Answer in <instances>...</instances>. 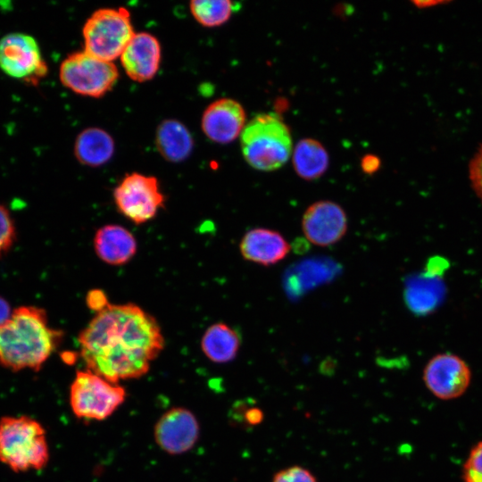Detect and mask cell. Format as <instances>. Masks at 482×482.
Segmentation results:
<instances>
[{"label":"cell","mask_w":482,"mask_h":482,"mask_svg":"<svg viewBox=\"0 0 482 482\" xmlns=\"http://www.w3.org/2000/svg\"><path fill=\"white\" fill-rule=\"evenodd\" d=\"M126 390L96 373L78 370L70 388V405L82 420H103L122 404Z\"/></svg>","instance_id":"obj_6"},{"label":"cell","mask_w":482,"mask_h":482,"mask_svg":"<svg viewBox=\"0 0 482 482\" xmlns=\"http://www.w3.org/2000/svg\"><path fill=\"white\" fill-rule=\"evenodd\" d=\"M13 311L9 303L0 296V327L4 325L12 317Z\"/></svg>","instance_id":"obj_29"},{"label":"cell","mask_w":482,"mask_h":482,"mask_svg":"<svg viewBox=\"0 0 482 482\" xmlns=\"http://www.w3.org/2000/svg\"><path fill=\"white\" fill-rule=\"evenodd\" d=\"M49 449L43 426L28 416L0 420V461L14 472L43 469Z\"/></svg>","instance_id":"obj_4"},{"label":"cell","mask_w":482,"mask_h":482,"mask_svg":"<svg viewBox=\"0 0 482 482\" xmlns=\"http://www.w3.org/2000/svg\"><path fill=\"white\" fill-rule=\"evenodd\" d=\"M239 250L245 260L270 266L284 260L290 252V245L279 232L255 228L244 235Z\"/></svg>","instance_id":"obj_15"},{"label":"cell","mask_w":482,"mask_h":482,"mask_svg":"<svg viewBox=\"0 0 482 482\" xmlns=\"http://www.w3.org/2000/svg\"><path fill=\"white\" fill-rule=\"evenodd\" d=\"M135 33L127 9L100 8L83 26L84 51L99 59L113 62L121 55Z\"/></svg>","instance_id":"obj_5"},{"label":"cell","mask_w":482,"mask_h":482,"mask_svg":"<svg viewBox=\"0 0 482 482\" xmlns=\"http://www.w3.org/2000/svg\"><path fill=\"white\" fill-rule=\"evenodd\" d=\"M241 345L239 333L223 322L214 323L204 332L201 347L212 362L227 363L234 360Z\"/></svg>","instance_id":"obj_20"},{"label":"cell","mask_w":482,"mask_h":482,"mask_svg":"<svg viewBox=\"0 0 482 482\" xmlns=\"http://www.w3.org/2000/svg\"><path fill=\"white\" fill-rule=\"evenodd\" d=\"M469 178L475 194L482 202V144L469 162Z\"/></svg>","instance_id":"obj_25"},{"label":"cell","mask_w":482,"mask_h":482,"mask_svg":"<svg viewBox=\"0 0 482 482\" xmlns=\"http://www.w3.org/2000/svg\"><path fill=\"white\" fill-rule=\"evenodd\" d=\"M119 77L113 62L99 59L86 51L68 55L61 63L59 78L72 92L98 98L115 85Z\"/></svg>","instance_id":"obj_7"},{"label":"cell","mask_w":482,"mask_h":482,"mask_svg":"<svg viewBox=\"0 0 482 482\" xmlns=\"http://www.w3.org/2000/svg\"><path fill=\"white\" fill-rule=\"evenodd\" d=\"M96 255L110 265L127 263L137 252V241L126 228L109 224L97 229L94 237Z\"/></svg>","instance_id":"obj_16"},{"label":"cell","mask_w":482,"mask_h":482,"mask_svg":"<svg viewBox=\"0 0 482 482\" xmlns=\"http://www.w3.org/2000/svg\"><path fill=\"white\" fill-rule=\"evenodd\" d=\"M381 165L380 159L374 154H366L362 158L361 168L368 175H371L378 170Z\"/></svg>","instance_id":"obj_28"},{"label":"cell","mask_w":482,"mask_h":482,"mask_svg":"<svg viewBox=\"0 0 482 482\" xmlns=\"http://www.w3.org/2000/svg\"><path fill=\"white\" fill-rule=\"evenodd\" d=\"M239 8V3L229 0H194L189 4L195 20L206 28L226 23Z\"/></svg>","instance_id":"obj_21"},{"label":"cell","mask_w":482,"mask_h":482,"mask_svg":"<svg viewBox=\"0 0 482 482\" xmlns=\"http://www.w3.org/2000/svg\"><path fill=\"white\" fill-rule=\"evenodd\" d=\"M154 440L164 452L181 454L193 448L199 436L195 416L183 407H174L163 413L154 430Z\"/></svg>","instance_id":"obj_12"},{"label":"cell","mask_w":482,"mask_h":482,"mask_svg":"<svg viewBox=\"0 0 482 482\" xmlns=\"http://www.w3.org/2000/svg\"><path fill=\"white\" fill-rule=\"evenodd\" d=\"M78 341L87 370L114 384L145 375L165 344L156 320L131 303H109Z\"/></svg>","instance_id":"obj_1"},{"label":"cell","mask_w":482,"mask_h":482,"mask_svg":"<svg viewBox=\"0 0 482 482\" xmlns=\"http://www.w3.org/2000/svg\"><path fill=\"white\" fill-rule=\"evenodd\" d=\"M461 478L463 482H482V441L470 449L462 466Z\"/></svg>","instance_id":"obj_22"},{"label":"cell","mask_w":482,"mask_h":482,"mask_svg":"<svg viewBox=\"0 0 482 482\" xmlns=\"http://www.w3.org/2000/svg\"><path fill=\"white\" fill-rule=\"evenodd\" d=\"M240 146L248 165L261 171L281 168L294 148L287 125L273 112L256 114L246 122L240 135Z\"/></svg>","instance_id":"obj_3"},{"label":"cell","mask_w":482,"mask_h":482,"mask_svg":"<svg viewBox=\"0 0 482 482\" xmlns=\"http://www.w3.org/2000/svg\"><path fill=\"white\" fill-rule=\"evenodd\" d=\"M271 482H318L315 476L302 466H291L277 472Z\"/></svg>","instance_id":"obj_24"},{"label":"cell","mask_w":482,"mask_h":482,"mask_svg":"<svg viewBox=\"0 0 482 482\" xmlns=\"http://www.w3.org/2000/svg\"><path fill=\"white\" fill-rule=\"evenodd\" d=\"M118 210L136 224L152 220L164 204V195L154 176L128 174L113 191Z\"/></svg>","instance_id":"obj_8"},{"label":"cell","mask_w":482,"mask_h":482,"mask_svg":"<svg viewBox=\"0 0 482 482\" xmlns=\"http://www.w3.org/2000/svg\"><path fill=\"white\" fill-rule=\"evenodd\" d=\"M114 141L112 136L100 128H88L77 137L74 154L77 160L87 166H100L112 157Z\"/></svg>","instance_id":"obj_19"},{"label":"cell","mask_w":482,"mask_h":482,"mask_svg":"<svg viewBox=\"0 0 482 482\" xmlns=\"http://www.w3.org/2000/svg\"><path fill=\"white\" fill-rule=\"evenodd\" d=\"M291 158L295 173L308 181L322 177L329 164V156L325 146L311 137L297 142L293 148Z\"/></svg>","instance_id":"obj_17"},{"label":"cell","mask_w":482,"mask_h":482,"mask_svg":"<svg viewBox=\"0 0 482 482\" xmlns=\"http://www.w3.org/2000/svg\"><path fill=\"white\" fill-rule=\"evenodd\" d=\"M236 413L239 417V420L247 427H254L259 425L264 418V413L261 408L248 403V402H240L237 406Z\"/></svg>","instance_id":"obj_26"},{"label":"cell","mask_w":482,"mask_h":482,"mask_svg":"<svg viewBox=\"0 0 482 482\" xmlns=\"http://www.w3.org/2000/svg\"><path fill=\"white\" fill-rule=\"evenodd\" d=\"M422 378L434 396L444 401L453 400L468 390L471 382V370L460 356L441 353L428 361Z\"/></svg>","instance_id":"obj_10"},{"label":"cell","mask_w":482,"mask_h":482,"mask_svg":"<svg viewBox=\"0 0 482 482\" xmlns=\"http://www.w3.org/2000/svg\"><path fill=\"white\" fill-rule=\"evenodd\" d=\"M246 125L243 105L232 98H220L204 110L201 128L212 142L229 144L241 135Z\"/></svg>","instance_id":"obj_13"},{"label":"cell","mask_w":482,"mask_h":482,"mask_svg":"<svg viewBox=\"0 0 482 482\" xmlns=\"http://www.w3.org/2000/svg\"><path fill=\"white\" fill-rule=\"evenodd\" d=\"M0 70L11 78L37 83L47 73L37 40L22 32H12L0 38Z\"/></svg>","instance_id":"obj_9"},{"label":"cell","mask_w":482,"mask_h":482,"mask_svg":"<svg viewBox=\"0 0 482 482\" xmlns=\"http://www.w3.org/2000/svg\"><path fill=\"white\" fill-rule=\"evenodd\" d=\"M62 332L48 324L44 309L21 306L0 327V365L12 371L39 370L57 347Z\"/></svg>","instance_id":"obj_2"},{"label":"cell","mask_w":482,"mask_h":482,"mask_svg":"<svg viewBox=\"0 0 482 482\" xmlns=\"http://www.w3.org/2000/svg\"><path fill=\"white\" fill-rule=\"evenodd\" d=\"M302 229L305 237L318 246H329L343 238L347 230V216L337 203L320 200L303 212Z\"/></svg>","instance_id":"obj_11"},{"label":"cell","mask_w":482,"mask_h":482,"mask_svg":"<svg viewBox=\"0 0 482 482\" xmlns=\"http://www.w3.org/2000/svg\"><path fill=\"white\" fill-rule=\"evenodd\" d=\"M15 237L13 220L7 208L0 204V255L12 246Z\"/></svg>","instance_id":"obj_23"},{"label":"cell","mask_w":482,"mask_h":482,"mask_svg":"<svg viewBox=\"0 0 482 482\" xmlns=\"http://www.w3.org/2000/svg\"><path fill=\"white\" fill-rule=\"evenodd\" d=\"M413 4H415V6L417 8H428V7H431V6H436V5H439V4H447V2L445 1H436V0H433V1H413L412 2Z\"/></svg>","instance_id":"obj_30"},{"label":"cell","mask_w":482,"mask_h":482,"mask_svg":"<svg viewBox=\"0 0 482 482\" xmlns=\"http://www.w3.org/2000/svg\"><path fill=\"white\" fill-rule=\"evenodd\" d=\"M162 51L158 39L147 32L135 33L121 55V66L134 81L152 79L159 71Z\"/></svg>","instance_id":"obj_14"},{"label":"cell","mask_w":482,"mask_h":482,"mask_svg":"<svg viewBox=\"0 0 482 482\" xmlns=\"http://www.w3.org/2000/svg\"><path fill=\"white\" fill-rule=\"evenodd\" d=\"M155 145L164 159L180 162L189 156L194 141L184 124L176 120H166L156 129Z\"/></svg>","instance_id":"obj_18"},{"label":"cell","mask_w":482,"mask_h":482,"mask_svg":"<svg viewBox=\"0 0 482 482\" xmlns=\"http://www.w3.org/2000/svg\"><path fill=\"white\" fill-rule=\"evenodd\" d=\"M87 303L88 307L96 312L109 304L104 293L99 290L89 292L87 297Z\"/></svg>","instance_id":"obj_27"}]
</instances>
